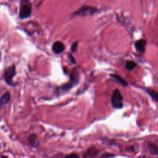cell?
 <instances>
[{
	"label": "cell",
	"mask_w": 158,
	"mask_h": 158,
	"mask_svg": "<svg viewBox=\"0 0 158 158\" xmlns=\"http://www.w3.org/2000/svg\"><path fill=\"white\" fill-rule=\"evenodd\" d=\"M79 81V75L78 71L75 69L73 70L70 75V80L68 83L63 85L60 88L63 91H68L73 86L76 85Z\"/></svg>",
	"instance_id": "cell-4"
},
{
	"label": "cell",
	"mask_w": 158,
	"mask_h": 158,
	"mask_svg": "<svg viewBox=\"0 0 158 158\" xmlns=\"http://www.w3.org/2000/svg\"><path fill=\"white\" fill-rule=\"evenodd\" d=\"M52 49L55 54H59L62 53L64 51L65 46L62 42L57 41L53 43L52 46Z\"/></svg>",
	"instance_id": "cell-7"
},
{
	"label": "cell",
	"mask_w": 158,
	"mask_h": 158,
	"mask_svg": "<svg viewBox=\"0 0 158 158\" xmlns=\"http://www.w3.org/2000/svg\"><path fill=\"white\" fill-rule=\"evenodd\" d=\"M16 74V67L14 65H11L5 70L4 73V78L6 83L8 85L10 86H14L16 85V83L13 81V78Z\"/></svg>",
	"instance_id": "cell-3"
},
{
	"label": "cell",
	"mask_w": 158,
	"mask_h": 158,
	"mask_svg": "<svg viewBox=\"0 0 158 158\" xmlns=\"http://www.w3.org/2000/svg\"><path fill=\"white\" fill-rule=\"evenodd\" d=\"M123 96L118 89H115L112 93L111 103L115 109H120L123 107Z\"/></svg>",
	"instance_id": "cell-5"
},
{
	"label": "cell",
	"mask_w": 158,
	"mask_h": 158,
	"mask_svg": "<svg viewBox=\"0 0 158 158\" xmlns=\"http://www.w3.org/2000/svg\"><path fill=\"white\" fill-rule=\"evenodd\" d=\"M98 11V9L95 7H92L89 6H84L81 7L77 10L73 12L72 14V17H86L88 15H91L95 14Z\"/></svg>",
	"instance_id": "cell-1"
},
{
	"label": "cell",
	"mask_w": 158,
	"mask_h": 158,
	"mask_svg": "<svg viewBox=\"0 0 158 158\" xmlns=\"http://www.w3.org/2000/svg\"><path fill=\"white\" fill-rule=\"evenodd\" d=\"M10 99V94L9 92L4 93L0 99V107L7 104Z\"/></svg>",
	"instance_id": "cell-8"
},
{
	"label": "cell",
	"mask_w": 158,
	"mask_h": 158,
	"mask_svg": "<svg viewBox=\"0 0 158 158\" xmlns=\"http://www.w3.org/2000/svg\"><path fill=\"white\" fill-rule=\"evenodd\" d=\"M69 57L70 58V61H71V62H72V64H75V59L72 57V56L71 54H69Z\"/></svg>",
	"instance_id": "cell-15"
},
{
	"label": "cell",
	"mask_w": 158,
	"mask_h": 158,
	"mask_svg": "<svg viewBox=\"0 0 158 158\" xmlns=\"http://www.w3.org/2000/svg\"><path fill=\"white\" fill-rule=\"evenodd\" d=\"M136 67H137V64L134 61L128 60L125 63V68L129 71H131Z\"/></svg>",
	"instance_id": "cell-10"
},
{
	"label": "cell",
	"mask_w": 158,
	"mask_h": 158,
	"mask_svg": "<svg viewBox=\"0 0 158 158\" xmlns=\"http://www.w3.org/2000/svg\"><path fill=\"white\" fill-rule=\"evenodd\" d=\"M113 78H114L119 84H120L122 86L125 87L128 86V83L123 79L120 76L116 75V74H110V75Z\"/></svg>",
	"instance_id": "cell-9"
},
{
	"label": "cell",
	"mask_w": 158,
	"mask_h": 158,
	"mask_svg": "<svg viewBox=\"0 0 158 158\" xmlns=\"http://www.w3.org/2000/svg\"><path fill=\"white\" fill-rule=\"evenodd\" d=\"M31 12V4L29 0H21L19 9V18L25 19L30 17Z\"/></svg>",
	"instance_id": "cell-2"
},
{
	"label": "cell",
	"mask_w": 158,
	"mask_h": 158,
	"mask_svg": "<svg viewBox=\"0 0 158 158\" xmlns=\"http://www.w3.org/2000/svg\"><path fill=\"white\" fill-rule=\"evenodd\" d=\"M149 148L152 150V152H153L155 154H157V147L156 145H151V146H149Z\"/></svg>",
	"instance_id": "cell-13"
},
{
	"label": "cell",
	"mask_w": 158,
	"mask_h": 158,
	"mask_svg": "<svg viewBox=\"0 0 158 158\" xmlns=\"http://www.w3.org/2000/svg\"><path fill=\"white\" fill-rule=\"evenodd\" d=\"M65 158H80L77 154H71L65 157Z\"/></svg>",
	"instance_id": "cell-14"
},
{
	"label": "cell",
	"mask_w": 158,
	"mask_h": 158,
	"mask_svg": "<svg viewBox=\"0 0 158 158\" xmlns=\"http://www.w3.org/2000/svg\"><path fill=\"white\" fill-rule=\"evenodd\" d=\"M146 91L153 99H154L156 101H157V93L156 91L151 89H146Z\"/></svg>",
	"instance_id": "cell-11"
},
{
	"label": "cell",
	"mask_w": 158,
	"mask_h": 158,
	"mask_svg": "<svg viewBox=\"0 0 158 158\" xmlns=\"http://www.w3.org/2000/svg\"><path fill=\"white\" fill-rule=\"evenodd\" d=\"M147 41L144 39H140L135 43V48L138 52L143 53L145 51Z\"/></svg>",
	"instance_id": "cell-6"
},
{
	"label": "cell",
	"mask_w": 158,
	"mask_h": 158,
	"mask_svg": "<svg viewBox=\"0 0 158 158\" xmlns=\"http://www.w3.org/2000/svg\"><path fill=\"white\" fill-rule=\"evenodd\" d=\"M78 41H76L75 42H74L72 46H71V48H70V51L71 52L73 53V52H75L76 51V50L77 49V47H78Z\"/></svg>",
	"instance_id": "cell-12"
},
{
	"label": "cell",
	"mask_w": 158,
	"mask_h": 158,
	"mask_svg": "<svg viewBox=\"0 0 158 158\" xmlns=\"http://www.w3.org/2000/svg\"><path fill=\"white\" fill-rule=\"evenodd\" d=\"M0 57H1V54H0Z\"/></svg>",
	"instance_id": "cell-16"
}]
</instances>
